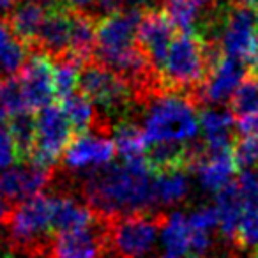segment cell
Masks as SVG:
<instances>
[{"label":"cell","instance_id":"4dcf8cb0","mask_svg":"<svg viewBox=\"0 0 258 258\" xmlns=\"http://www.w3.org/2000/svg\"><path fill=\"white\" fill-rule=\"evenodd\" d=\"M191 230L198 232H209L211 233L214 228H218V211L216 205H200L193 212L187 214Z\"/></svg>","mask_w":258,"mask_h":258},{"label":"cell","instance_id":"ac0fdd59","mask_svg":"<svg viewBox=\"0 0 258 258\" xmlns=\"http://www.w3.org/2000/svg\"><path fill=\"white\" fill-rule=\"evenodd\" d=\"M96 219L97 216L94 214L92 209L71 195H51V230L55 235L85 228Z\"/></svg>","mask_w":258,"mask_h":258},{"label":"cell","instance_id":"e0dca14e","mask_svg":"<svg viewBox=\"0 0 258 258\" xmlns=\"http://www.w3.org/2000/svg\"><path fill=\"white\" fill-rule=\"evenodd\" d=\"M237 127L235 117L225 108H202L200 129L204 135L205 151H230L233 147V129Z\"/></svg>","mask_w":258,"mask_h":258},{"label":"cell","instance_id":"ab89813d","mask_svg":"<svg viewBox=\"0 0 258 258\" xmlns=\"http://www.w3.org/2000/svg\"><path fill=\"white\" fill-rule=\"evenodd\" d=\"M16 0H0V11H4V9H11L15 6Z\"/></svg>","mask_w":258,"mask_h":258},{"label":"cell","instance_id":"f546056e","mask_svg":"<svg viewBox=\"0 0 258 258\" xmlns=\"http://www.w3.org/2000/svg\"><path fill=\"white\" fill-rule=\"evenodd\" d=\"M232 154L237 168H240L242 172L244 170H253V166L258 163V137L240 135L233 142Z\"/></svg>","mask_w":258,"mask_h":258},{"label":"cell","instance_id":"8992f818","mask_svg":"<svg viewBox=\"0 0 258 258\" xmlns=\"http://www.w3.org/2000/svg\"><path fill=\"white\" fill-rule=\"evenodd\" d=\"M78 92L89 97L94 106L99 108L97 111L110 122L129 118V111L138 106L127 80L97 60H89L82 66Z\"/></svg>","mask_w":258,"mask_h":258},{"label":"cell","instance_id":"d590c367","mask_svg":"<svg viewBox=\"0 0 258 258\" xmlns=\"http://www.w3.org/2000/svg\"><path fill=\"white\" fill-rule=\"evenodd\" d=\"M62 2L68 4L69 8H73V9H83V11H87V8L94 6L96 0H62Z\"/></svg>","mask_w":258,"mask_h":258},{"label":"cell","instance_id":"f6af8a7d","mask_svg":"<svg viewBox=\"0 0 258 258\" xmlns=\"http://www.w3.org/2000/svg\"><path fill=\"white\" fill-rule=\"evenodd\" d=\"M0 80H2V78H0Z\"/></svg>","mask_w":258,"mask_h":258},{"label":"cell","instance_id":"7402d4cb","mask_svg":"<svg viewBox=\"0 0 258 258\" xmlns=\"http://www.w3.org/2000/svg\"><path fill=\"white\" fill-rule=\"evenodd\" d=\"M97 18L92 13L83 9H73V29H71V55L85 64L92 60L97 39Z\"/></svg>","mask_w":258,"mask_h":258},{"label":"cell","instance_id":"9a60e30c","mask_svg":"<svg viewBox=\"0 0 258 258\" xmlns=\"http://www.w3.org/2000/svg\"><path fill=\"white\" fill-rule=\"evenodd\" d=\"M30 111H39L55 99L53 60L43 53L30 51L22 73L18 75Z\"/></svg>","mask_w":258,"mask_h":258},{"label":"cell","instance_id":"52a82bcc","mask_svg":"<svg viewBox=\"0 0 258 258\" xmlns=\"http://www.w3.org/2000/svg\"><path fill=\"white\" fill-rule=\"evenodd\" d=\"M166 212L108 219V258H144L156 246Z\"/></svg>","mask_w":258,"mask_h":258},{"label":"cell","instance_id":"44dd1931","mask_svg":"<svg viewBox=\"0 0 258 258\" xmlns=\"http://www.w3.org/2000/svg\"><path fill=\"white\" fill-rule=\"evenodd\" d=\"M191 191V180L186 168L166 170L154 175L156 207H173L182 204Z\"/></svg>","mask_w":258,"mask_h":258},{"label":"cell","instance_id":"d6986e66","mask_svg":"<svg viewBox=\"0 0 258 258\" xmlns=\"http://www.w3.org/2000/svg\"><path fill=\"white\" fill-rule=\"evenodd\" d=\"M214 205L216 211H218V230L230 246L233 242V239H235L237 226H239L244 207H246L237 182H230L228 186L223 187L216 195Z\"/></svg>","mask_w":258,"mask_h":258},{"label":"cell","instance_id":"b9f144b4","mask_svg":"<svg viewBox=\"0 0 258 258\" xmlns=\"http://www.w3.org/2000/svg\"><path fill=\"white\" fill-rule=\"evenodd\" d=\"M226 258H235V256H233V254H228V256H226Z\"/></svg>","mask_w":258,"mask_h":258},{"label":"cell","instance_id":"1f68e13d","mask_svg":"<svg viewBox=\"0 0 258 258\" xmlns=\"http://www.w3.org/2000/svg\"><path fill=\"white\" fill-rule=\"evenodd\" d=\"M240 189L246 205H256L258 207V172L256 170H244L235 180Z\"/></svg>","mask_w":258,"mask_h":258},{"label":"cell","instance_id":"277c9868","mask_svg":"<svg viewBox=\"0 0 258 258\" xmlns=\"http://www.w3.org/2000/svg\"><path fill=\"white\" fill-rule=\"evenodd\" d=\"M221 57L197 32H179L173 39L161 69V83L166 90L182 92L193 99L211 66Z\"/></svg>","mask_w":258,"mask_h":258},{"label":"cell","instance_id":"6da1fadb","mask_svg":"<svg viewBox=\"0 0 258 258\" xmlns=\"http://www.w3.org/2000/svg\"><path fill=\"white\" fill-rule=\"evenodd\" d=\"M154 175L147 158L106 165L87 172L80 182V193L94 214L103 219L158 212Z\"/></svg>","mask_w":258,"mask_h":258},{"label":"cell","instance_id":"8d00e7d4","mask_svg":"<svg viewBox=\"0 0 258 258\" xmlns=\"http://www.w3.org/2000/svg\"><path fill=\"white\" fill-rule=\"evenodd\" d=\"M11 207H13V205H9L8 202L0 198V225H4L6 218H8L9 211H11Z\"/></svg>","mask_w":258,"mask_h":258},{"label":"cell","instance_id":"30bf717a","mask_svg":"<svg viewBox=\"0 0 258 258\" xmlns=\"http://www.w3.org/2000/svg\"><path fill=\"white\" fill-rule=\"evenodd\" d=\"M111 133L108 131H89V133L76 135L68 145L62 163L68 172H92V170L103 168L110 165L115 158L113 138H110Z\"/></svg>","mask_w":258,"mask_h":258},{"label":"cell","instance_id":"5bb4252c","mask_svg":"<svg viewBox=\"0 0 258 258\" xmlns=\"http://www.w3.org/2000/svg\"><path fill=\"white\" fill-rule=\"evenodd\" d=\"M71 29H73V8L57 0L50 9L37 39L30 51L43 53L51 60H58L71 55Z\"/></svg>","mask_w":258,"mask_h":258},{"label":"cell","instance_id":"ffe728a7","mask_svg":"<svg viewBox=\"0 0 258 258\" xmlns=\"http://www.w3.org/2000/svg\"><path fill=\"white\" fill-rule=\"evenodd\" d=\"M30 57V48L11 29L8 18H0V75L18 76Z\"/></svg>","mask_w":258,"mask_h":258},{"label":"cell","instance_id":"7a4b0ae2","mask_svg":"<svg viewBox=\"0 0 258 258\" xmlns=\"http://www.w3.org/2000/svg\"><path fill=\"white\" fill-rule=\"evenodd\" d=\"M197 34L221 55L242 62H253L258 51V15L256 9L219 0L200 23Z\"/></svg>","mask_w":258,"mask_h":258},{"label":"cell","instance_id":"f1b7e54d","mask_svg":"<svg viewBox=\"0 0 258 258\" xmlns=\"http://www.w3.org/2000/svg\"><path fill=\"white\" fill-rule=\"evenodd\" d=\"M0 104L9 117L30 111L18 76H8L0 80Z\"/></svg>","mask_w":258,"mask_h":258},{"label":"cell","instance_id":"603a6c76","mask_svg":"<svg viewBox=\"0 0 258 258\" xmlns=\"http://www.w3.org/2000/svg\"><path fill=\"white\" fill-rule=\"evenodd\" d=\"M113 137L115 151L118 156H122L124 161H135V159L147 158V140L144 137L142 125L135 124L131 118L117 122L111 131Z\"/></svg>","mask_w":258,"mask_h":258},{"label":"cell","instance_id":"ba28073f","mask_svg":"<svg viewBox=\"0 0 258 258\" xmlns=\"http://www.w3.org/2000/svg\"><path fill=\"white\" fill-rule=\"evenodd\" d=\"M73 138V125L60 104L44 106L36 115V147L30 163L55 168Z\"/></svg>","mask_w":258,"mask_h":258},{"label":"cell","instance_id":"5b68a950","mask_svg":"<svg viewBox=\"0 0 258 258\" xmlns=\"http://www.w3.org/2000/svg\"><path fill=\"white\" fill-rule=\"evenodd\" d=\"M8 242L13 251L27 256H48L53 242L51 195H37L11 207L4 221Z\"/></svg>","mask_w":258,"mask_h":258},{"label":"cell","instance_id":"d4e9b609","mask_svg":"<svg viewBox=\"0 0 258 258\" xmlns=\"http://www.w3.org/2000/svg\"><path fill=\"white\" fill-rule=\"evenodd\" d=\"M9 118L11 120L8 124V129L18 152V161L30 163L34 147H36V117L32 115V111H25Z\"/></svg>","mask_w":258,"mask_h":258},{"label":"cell","instance_id":"60d3db41","mask_svg":"<svg viewBox=\"0 0 258 258\" xmlns=\"http://www.w3.org/2000/svg\"><path fill=\"white\" fill-rule=\"evenodd\" d=\"M195 2H197L200 8H205V6H209V8H211V6H214L218 0H195Z\"/></svg>","mask_w":258,"mask_h":258},{"label":"cell","instance_id":"484cf974","mask_svg":"<svg viewBox=\"0 0 258 258\" xmlns=\"http://www.w3.org/2000/svg\"><path fill=\"white\" fill-rule=\"evenodd\" d=\"M163 11L179 32H197L200 6L195 0H163Z\"/></svg>","mask_w":258,"mask_h":258},{"label":"cell","instance_id":"9c48e42d","mask_svg":"<svg viewBox=\"0 0 258 258\" xmlns=\"http://www.w3.org/2000/svg\"><path fill=\"white\" fill-rule=\"evenodd\" d=\"M46 258H108V219L97 216L85 228L57 233Z\"/></svg>","mask_w":258,"mask_h":258},{"label":"cell","instance_id":"2e32d148","mask_svg":"<svg viewBox=\"0 0 258 258\" xmlns=\"http://www.w3.org/2000/svg\"><path fill=\"white\" fill-rule=\"evenodd\" d=\"M189 170L197 173V179L200 182V187L207 193H216L228 186L232 182V177L237 170V165L233 161L232 149L230 151H205L202 142H198L195 147L193 161L189 165Z\"/></svg>","mask_w":258,"mask_h":258},{"label":"cell","instance_id":"8fae6325","mask_svg":"<svg viewBox=\"0 0 258 258\" xmlns=\"http://www.w3.org/2000/svg\"><path fill=\"white\" fill-rule=\"evenodd\" d=\"M246 62L221 55L211 66L204 83H202V87L195 94L193 101L197 103V106L225 104L226 101L230 103L237 87L246 78Z\"/></svg>","mask_w":258,"mask_h":258},{"label":"cell","instance_id":"4316f807","mask_svg":"<svg viewBox=\"0 0 258 258\" xmlns=\"http://www.w3.org/2000/svg\"><path fill=\"white\" fill-rule=\"evenodd\" d=\"M230 111L233 117L247 118L258 115V73H251L237 87L235 94L230 99Z\"/></svg>","mask_w":258,"mask_h":258},{"label":"cell","instance_id":"7bdbcfd3","mask_svg":"<svg viewBox=\"0 0 258 258\" xmlns=\"http://www.w3.org/2000/svg\"><path fill=\"white\" fill-rule=\"evenodd\" d=\"M186 258H198V256H186Z\"/></svg>","mask_w":258,"mask_h":258},{"label":"cell","instance_id":"836d02e7","mask_svg":"<svg viewBox=\"0 0 258 258\" xmlns=\"http://www.w3.org/2000/svg\"><path fill=\"white\" fill-rule=\"evenodd\" d=\"M237 131H239L240 135H254V137H258V115L240 118V120L237 122Z\"/></svg>","mask_w":258,"mask_h":258},{"label":"cell","instance_id":"4fadbf2b","mask_svg":"<svg viewBox=\"0 0 258 258\" xmlns=\"http://www.w3.org/2000/svg\"><path fill=\"white\" fill-rule=\"evenodd\" d=\"M175 27L166 18L163 9H145L138 27V46L144 51L151 68L161 78V69L165 66L166 55L175 39Z\"/></svg>","mask_w":258,"mask_h":258},{"label":"cell","instance_id":"cb8c5ba5","mask_svg":"<svg viewBox=\"0 0 258 258\" xmlns=\"http://www.w3.org/2000/svg\"><path fill=\"white\" fill-rule=\"evenodd\" d=\"M161 242L166 251L165 254L175 258H184L186 254H189L191 226L187 221V214L180 211L166 214L165 225L161 230Z\"/></svg>","mask_w":258,"mask_h":258},{"label":"cell","instance_id":"e575fe53","mask_svg":"<svg viewBox=\"0 0 258 258\" xmlns=\"http://www.w3.org/2000/svg\"><path fill=\"white\" fill-rule=\"evenodd\" d=\"M125 2H127V0H96V2H94V8L103 11L104 16H106V15H111V13L118 11V9H124L122 6H124Z\"/></svg>","mask_w":258,"mask_h":258},{"label":"cell","instance_id":"83f0119b","mask_svg":"<svg viewBox=\"0 0 258 258\" xmlns=\"http://www.w3.org/2000/svg\"><path fill=\"white\" fill-rule=\"evenodd\" d=\"M83 62L80 58L68 55L53 62V78H55V97L66 99L78 89L80 71Z\"/></svg>","mask_w":258,"mask_h":258},{"label":"cell","instance_id":"ee69618b","mask_svg":"<svg viewBox=\"0 0 258 258\" xmlns=\"http://www.w3.org/2000/svg\"><path fill=\"white\" fill-rule=\"evenodd\" d=\"M140 2H142V4H144V2H147V0H140Z\"/></svg>","mask_w":258,"mask_h":258},{"label":"cell","instance_id":"3957f363","mask_svg":"<svg viewBox=\"0 0 258 258\" xmlns=\"http://www.w3.org/2000/svg\"><path fill=\"white\" fill-rule=\"evenodd\" d=\"M197 103L187 94L161 90L142 106V131L147 145L179 144L187 145L200 129Z\"/></svg>","mask_w":258,"mask_h":258},{"label":"cell","instance_id":"d6a6232c","mask_svg":"<svg viewBox=\"0 0 258 258\" xmlns=\"http://www.w3.org/2000/svg\"><path fill=\"white\" fill-rule=\"evenodd\" d=\"M18 161V152H16L15 142L8 127H0V170H6Z\"/></svg>","mask_w":258,"mask_h":258},{"label":"cell","instance_id":"74e56055","mask_svg":"<svg viewBox=\"0 0 258 258\" xmlns=\"http://www.w3.org/2000/svg\"><path fill=\"white\" fill-rule=\"evenodd\" d=\"M233 4H239L244 6V8H251V9H256L258 8V0H230Z\"/></svg>","mask_w":258,"mask_h":258},{"label":"cell","instance_id":"7c38bea8","mask_svg":"<svg viewBox=\"0 0 258 258\" xmlns=\"http://www.w3.org/2000/svg\"><path fill=\"white\" fill-rule=\"evenodd\" d=\"M55 177V168L36 163H22L20 166L6 168L0 172V198L9 205L22 204V202L41 195Z\"/></svg>","mask_w":258,"mask_h":258},{"label":"cell","instance_id":"f35d334b","mask_svg":"<svg viewBox=\"0 0 258 258\" xmlns=\"http://www.w3.org/2000/svg\"><path fill=\"white\" fill-rule=\"evenodd\" d=\"M9 115H8V111L2 108V104H0V127H8V124H9Z\"/></svg>","mask_w":258,"mask_h":258}]
</instances>
